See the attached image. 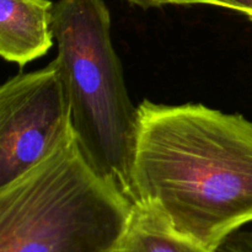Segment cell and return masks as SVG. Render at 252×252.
<instances>
[{"mask_svg": "<svg viewBox=\"0 0 252 252\" xmlns=\"http://www.w3.org/2000/svg\"><path fill=\"white\" fill-rule=\"evenodd\" d=\"M132 4L138 5L140 7H160L164 5H213L216 6L214 0H127Z\"/></svg>", "mask_w": 252, "mask_h": 252, "instance_id": "cell-8", "label": "cell"}, {"mask_svg": "<svg viewBox=\"0 0 252 252\" xmlns=\"http://www.w3.org/2000/svg\"><path fill=\"white\" fill-rule=\"evenodd\" d=\"M113 252H212L172 229L148 202L133 203L127 229Z\"/></svg>", "mask_w": 252, "mask_h": 252, "instance_id": "cell-6", "label": "cell"}, {"mask_svg": "<svg viewBox=\"0 0 252 252\" xmlns=\"http://www.w3.org/2000/svg\"><path fill=\"white\" fill-rule=\"evenodd\" d=\"M53 2L49 0H0V54L25 66L54 46Z\"/></svg>", "mask_w": 252, "mask_h": 252, "instance_id": "cell-5", "label": "cell"}, {"mask_svg": "<svg viewBox=\"0 0 252 252\" xmlns=\"http://www.w3.org/2000/svg\"><path fill=\"white\" fill-rule=\"evenodd\" d=\"M214 252H252V233L243 230L234 231Z\"/></svg>", "mask_w": 252, "mask_h": 252, "instance_id": "cell-7", "label": "cell"}, {"mask_svg": "<svg viewBox=\"0 0 252 252\" xmlns=\"http://www.w3.org/2000/svg\"><path fill=\"white\" fill-rule=\"evenodd\" d=\"M52 29L75 139L94 169L134 203L132 165L138 107L128 95L103 0H58Z\"/></svg>", "mask_w": 252, "mask_h": 252, "instance_id": "cell-3", "label": "cell"}, {"mask_svg": "<svg viewBox=\"0 0 252 252\" xmlns=\"http://www.w3.org/2000/svg\"><path fill=\"white\" fill-rule=\"evenodd\" d=\"M132 189L134 203L214 252L252 221V122L202 103L142 101Z\"/></svg>", "mask_w": 252, "mask_h": 252, "instance_id": "cell-1", "label": "cell"}, {"mask_svg": "<svg viewBox=\"0 0 252 252\" xmlns=\"http://www.w3.org/2000/svg\"><path fill=\"white\" fill-rule=\"evenodd\" d=\"M75 138L68 91L56 61L0 88V189Z\"/></svg>", "mask_w": 252, "mask_h": 252, "instance_id": "cell-4", "label": "cell"}, {"mask_svg": "<svg viewBox=\"0 0 252 252\" xmlns=\"http://www.w3.org/2000/svg\"><path fill=\"white\" fill-rule=\"evenodd\" d=\"M132 208L74 138L0 189V252H113Z\"/></svg>", "mask_w": 252, "mask_h": 252, "instance_id": "cell-2", "label": "cell"}, {"mask_svg": "<svg viewBox=\"0 0 252 252\" xmlns=\"http://www.w3.org/2000/svg\"><path fill=\"white\" fill-rule=\"evenodd\" d=\"M214 2L216 6L243 12L252 21V0H214Z\"/></svg>", "mask_w": 252, "mask_h": 252, "instance_id": "cell-9", "label": "cell"}]
</instances>
